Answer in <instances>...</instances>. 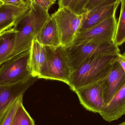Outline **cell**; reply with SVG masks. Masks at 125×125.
Returning a JSON list of instances; mask_svg holds the SVG:
<instances>
[{
  "mask_svg": "<svg viewBox=\"0 0 125 125\" xmlns=\"http://www.w3.org/2000/svg\"><path fill=\"white\" fill-rule=\"evenodd\" d=\"M23 95L19 96L12 102L0 118V125H11L18 106L23 103Z\"/></svg>",
  "mask_w": 125,
  "mask_h": 125,
  "instance_id": "cell-18",
  "label": "cell"
},
{
  "mask_svg": "<svg viewBox=\"0 0 125 125\" xmlns=\"http://www.w3.org/2000/svg\"><path fill=\"white\" fill-rule=\"evenodd\" d=\"M11 125H35L34 120L22 103L18 106Z\"/></svg>",
  "mask_w": 125,
  "mask_h": 125,
  "instance_id": "cell-19",
  "label": "cell"
},
{
  "mask_svg": "<svg viewBox=\"0 0 125 125\" xmlns=\"http://www.w3.org/2000/svg\"><path fill=\"white\" fill-rule=\"evenodd\" d=\"M65 48L72 72L76 70L84 60L93 55L120 53L118 46L114 41L88 42L72 45Z\"/></svg>",
  "mask_w": 125,
  "mask_h": 125,
  "instance_id": "cell-3",
  "label": "cell"
},
{
  "mask_svg": "<svg viewBox=\"0 0 125 125\" xmlns=\"http://www.w3.org/2000/svg\"><path fill=\"white\" fill-rule=\"evenodd\" d=\"M50 16L48 11L31 1L29 11L13 27L17 31L16 38L13 50L7 61L30 50L32 42Z\"/></svg>",
  "mask_w": 125,
  "mask_h": 125,
  "instance_id": "cell-1",
  "label": "cell"
},
{
  "mask_svg": "<svg viewBox=\"0 0 125 125\" xmlns=\"http://www.w3.org/2000/svg\"><path fill=\"white\" fill-rule=\"evenodd\" d=\"M35 39L44 46L57 47L62 45L57 24L52 16H50Z\"/></svg>",
  "mask_w": 125,
  "mask_h": 125,
  "instance_id": "cell-15",
  "label": "cell"
},
{
  "mask_svg": "<svg viewBox=\"0 0 125 125\" xmlns=\"http://www.w3.org/2000/svg\"><path fill=\"white\" fill-rule=\"evenodd\" d=\"M103 79L82 87L75 91L81 104L89 111L99 114L105 106Z\"/></svg>",
  "mask_w": 125,
  "mask_h": 125,
  "instance_id": "cell-8",
  "label": "cell"
},
{
  "mask_svg": "<svg viewBox=\"0 0 125 125\" xmlns=\"http://www.w3.org/2000/svg\"><path fill=\"white\" fill-rule=\"evenodd\" d=\"M4 0H0V2L1 3H2Z\"/></svg>",
  "mask_w": 125,
  "mask_h": 125,
  "instance_id": "cell-27",
  "label": "cell"
},
{
  "mask_svg": "<svg viewBox=\"0 0 125 125\" xmlns=\"http://www.w3.org/2000/svg\"><path fill=\"white\" fill-rule=\"evenodd\" d=\"M31 0L15 4L0 3V32L13 28L31 9Z\"/></svg>",
  "mask_w": 125,
  "mask_h": 125,
  "instance_id": "cell-10",
  "label": "cell"
},
{
  "mask_svg": "<svg viewBox=\"0 0 125 125\" xmlns=\"http://www.w3.org/2000/svg\"><path fill=\"white\" fill-rule=\"evenodd\" d=\"M29 64L33 77L40 78L46 71L47 58L45 47L36 39L32 42L30 49Z\"/></svg>",
  "mask_w": 125,
  "mask_h": 125,
  "instance_id": "cell-14",
  "label": "cell"
},
{
  "mask_svg": "<svg viewBox=\"0 0 125 125\" xmlns=\"http://www.w3.org/2000/svg\"><path fill=\"white\" fill-rule=\"evenodd\" d=\"M117 61L119 62L124 71L125 75V53L120 54L118 55Z\"/></svg>",
  "mask_w": 125,
  "mask_h": 125,
  "instance_id": "cell-23",
  "label": "cell"
},
{
  "mask_svg": "<svg viewBox=\"0 0 125 125\" xmlns=\"http://www.w3.org/2000/svg\"><path fill=\"white\" fill-rule=\"evenodd\" d=\"M118 55H95L86 59L72 72L68 85L75 92L104 79L111 71Z\"/></svg>",
  "mask_w": 125,
  "mask_h": 125,
  "instance_id": "cell-2",
  "label": "cell"
},
{
  "mask_svg": "<svg viewBox=\"0 0 125 125\" xmlns=\"http://www.w3.org/2000/svg\"><path fill=\"white\" fill-rule=\"evenodd\" d=\"M51 16L57 24L62 45L65 47L72 45L79 33L83 14H77L69 7H64L59 8Z\"/></svg>",
  "mask_w": 125,
  "mask_h": 125,
  "instance_id": "cell-6",
  "label": "cell"
},
{
  "mask_svg": "<svg viewBox=\"0 0 125 125\" xmlns=\"http://www.w3.org/2000/svg\"><path fill=\"white\" fill-rule=\"evenodd\" d=\"M121 8L114 42L117 46L125 42V0L121 1Z\"/></svg>",
  "mask_w": 125,
  "mask_h": 125,
  "instance_id": "cell-17",
  "label": "cell"
},
{
  "mask_svg": "<svg viewBox=\"0 0 125 125\" xmlns=\"http://www.w3.org/2000/svg\"><path fill=\"white\" fill-rule=\"evenodd\" d=\"M30 50L15 56L0 67V86L18 83L33 77L29 64Z\"/></svg>",
  "mask_w": 125,
  "mask_h": 125,
  "instance_id": "cell-4",
  "label": "cell"
},
{
  "mask_svg": "<svg viewBox=\"0 0 125 125\" xmlns=\"http://www.w3.org/2000/svg\"><path fill=\"white\" fill-rule=\"evenodd\" d=\"M121 1L108 0L83 14L82 23L79 33L115 15Z\"/></svg>",
  "mask_w": 125,
  "mask_h": 125,
  "instance_id": "cell-9",
  "label": "cell"
},
{
  "mask_svg": "<svg viewBox=\"0 0 125 125\" xmlns=\"http://www.w3.org/2000/svg\"><path fill=\"white\" fill-rule=\"evenodd\" d=\"M117 22L115 15L79 33L72 45L90 42L114 41Z\"/></svg>",
  "mask_w": 125,
  "mask_h": 125,
  "instance_id": "cell-7",
  "label": "cell"
},
{
  "mask_svg": "<svg viewBox=\"0 0 125 125\" xmlns=\"http://www.w3.org/2000/svg\"><path fill=\"white\" fill-rule=\"evenodd\" d=\"M103 81V97L106 105L125 84L124 71L117 61L115 62L111 71Z\"/></svg>",
  "mask_w": 125,
  "mask_h": 125,
  "instance_id": "cell-12",
  "label": "cell"
},
{
  "mask_svg": "<svg viewBox=\"0 0 125 125\" xmlns=\"http://www.w3.org/2000/svg\"><path fill=\"white\" fill-rule=\"evenodd\" d=\"M3 32V31H1V32H0V36L1 35V34Z\"/></svg>",
  "mask_w": 125,
  "mask_h": 125,
  "instance_id": "cell-28",
  "label": "cell"
},
{
  "mask_svg": "<svg viewBox=\"0 0 125 125\" xmlns=\"http://www.w3.org/2000/svg\"><path fill=\"white\" fill-rule=\"evenodd\" d=\"M38 78L32 77L28 81L15 84L0 86V118L5 110L16 98L25 92Z\"/></svg>",
  "mask_w": 125,
  "mask_h": 125,
  "instance_id": "cell-11",
  "label": "cell"
},
{
  "mask_svg": "<svg viewBox=\"0 0 125 125\" xmlns=\"http://www.w3.org/2000/svg\"><path fill=\"white\" fill-rule=\"evenodd\" d=\"M23 0H4L2 3L6 4H15L22 1Z\"/></svg>",
  "mask_w": 125,
  "mask_h": 125,
  "instance_id": "cell-25",
  "label": "cell"
},
{
  "mask_svg": "<svg viewBox=\"0 0 125 125\" xmlns=\"http://www.w3.org/2000/svg\"><path fill=\"white\" fill-rule=\"evenodd\" d=\"M73 0H58L59 8L68 7Z\"/></svg>",
  "mask_w": 125,
  "mask_h": 125,
  "instance_id": "cell-24",
  "label": "cell"
},
{
  "mask_svg": "<svg viewBox=\"0 0 125 125\" xmlns=\"http://www.w3.org/2000/svg\"><path fill=\"white\" fill-rule=\"evenodd\" d=\"M16 33L12 28L4 31L0 36V65L6 62L13 50Z\"/></svg>",
  "mask_w": 125,
  "mask_h": 125,
  "instance_id": "cell-16",
  "label": "cell"
},
{
  "mask_svg": "<svg viewBox=\"0 0 125 125\" xmlns=\"http://www.w3.org/2000/svg\"><path fill=\"white\" fill-rule=\"evenodd\" d=\"M44 47L47 69L40 78L60 81L68 84L72 72L64 47Z\"/></svg>",
  "mask_w": 125,
  "mask_h": 125,
  "instance_id": "cell-5",
  "label": "cell"
},
{
  "mask_svg": "<svg viewBox=\"0 0 125 125\" xmlns=\"http://www.w3.org/2000/svg\"><path fill=\"white\" fill-rule=\"evenodd\" d=\"M100 115L107 122L117 120L125 114V84L105 105Z\"/></svg>",
  "mask_w": 125,
  "mask_h": 125,
  "instance_id": "cell-13",
  "label": "cell"
},
{
  "mask_svg": "<svg viewBox=\"0 0 125 125\" xmlns=\"http://www.w3.org/2000/svg\"><path fill=\"white\" fill-rule=\"evenodd\" d=\"M89 0H73L69 7L73 12L78 15L85 13L84 8Z\"/></svg>",
  "mask_w": 125,
  "mask_h": 125,
  "instance_id": "cell-20",
  "label": "cell"
},
{
  "mask_svg": "<svg viewBox=\"0 0 125 125\" xmlns=\"http://www.w3.org/2000/svg\"><path fill=\"white\" fill-rule=\"evenodd\" d=\"M108 0H89L84 7L85 12L92 9L95 7Z\"/></svg>",
  "mask_w": 125,
  "mask_h": 125,
  "instance_id": "cell-22",
  "label": "cell"
},
{
  "mask_svg": "<svg viewBox=\"0 0 125 125\" xmlns=\"http://www.w3.org/2000/svg\"><path fill=\"white\" fill-rule=\"evenodd\" d=\"M117 125H125V121Z\"/></svg>",
  "mask_w": 125,
  "mask_h": 125,
  "instance_id": "cell-26",
  "label": "cell"
},
{
  "mask_svg": "<svg viewBox=\"0 0 125 125\" xmlns=\"http://www.w3.org/2000/svg\"><path fill=\"white\" fill-rule=\"evenodd\" d=\"M31 1L47 11H48L51 7L56 2V0H31Z\"/></svg>",
  "mask_w": 125,
  "mask_h": 125,
  "instance_id": "cell-21",
  "label": "cell"
}]
</instances>
